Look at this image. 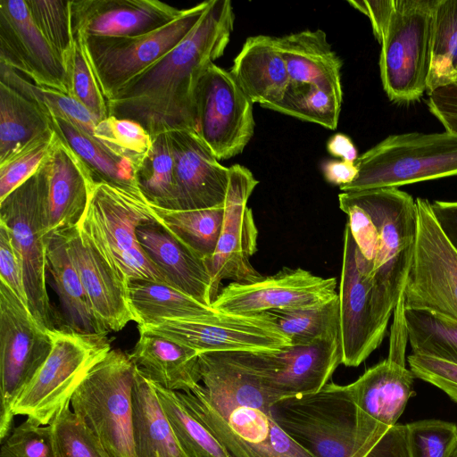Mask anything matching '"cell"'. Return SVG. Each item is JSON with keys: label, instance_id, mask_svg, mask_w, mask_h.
<instances>
[{"label": "cell", "instance_id": "obj_55", "mask_svg": "<svg viewBox=\"0 0 457 457\" xmlns=\"http://www.w3.org/2000/svg\"><path fill=\"white\" fill-rule=\"evenodd\" d=\"M327 149L331 155L345 162H355L359 157L353 142L343 133L332 136L328 141Z\"/></svg>", "mask_w": 457, "mask_h": 457}, {"label": "cell", "instance_id": "obj_57", "mask_svg": "<svg viewBox=\"0 0 457 457\" xmlns=\"http://www.w3.org/2000/svg\"><path fill=\"white\" fill-rule=\"evenodd\" d=\"M455 84H457V80H456V83H455Z\"/></svg>", "mask_w": 457, "mask_h": 457}, {"label": "cell", "instance_id": "obj_52", "mask_svg": "<svg viewBox=\"0 0 457 457\" xmlns=\"http://www.w3.org/2000/svg\"><path fill=\"white\" fill-rule=\"evenodd\" d=\"M428 107L445 130L457 133V84L445 86L428 95Z\"/></svg>", "mask_w": 457, "mask_h": 457}, {"label": "cell", "instance_id": "obj_48", "mask_svg": "<svg viewBox=\"0 0 457 457\" xmlns=\"http://www.w3.org/2000/svg\"><path fill=\"white\" fill-rule=\"evenodd\" d=\"M406 425L410 457H447L457 439V425L424 420Z\"/></svg>", "mask_w": 457, "mask_h": 457}, {"label": "cell", "instance_id": "obj_13", "mask_svg": "<svg viewBox=\"0 0 457 457\" xmlns=\"http://www.w3.org/2000/svg\"><path fill=\"white\" fill-rule=\"evenodd\" d=\"M416 204L417 241L403 292V308L457 320V251L440 228L431 203L418 197Z\"/></svg>", "mask_w": 457, "mask_h": 457}, {"label": "cell", "instance_id": "obj_12", "mask_svg": "<svg viewBox=\"0 0 457 457\" xmlns=\"http://www.w3.org/2000/svg\"><path fill=\"white\" fill-rule=\"evenodd\" d=\"M189 411L232 457H313L261 409L210 401L202 385L177 392Z\"/></svg>", "mask_w": 457, "mask_h": 457}, {"label": "cell", "instance_id": "obj_50", "mask_svg": "<svg viewBox=\"0 0 457 457\" xmlns=\"http://www.w3.org/2000/svg\"><path fill=\"white\" fill-rule=\"evenodd\" d=\"M407 361L415 378L436 386L457 402V365L411 353L408 355Z\"/></svg>", "mask_w": 457, "mask_h": 457}, {"label": "cell", "instance_id": "obj_1", "mask_svg": "<svg viewBox=\"0 0 457 457\" xmlns=\"http://www.w3.org/2000/svg\"><path fill=\"white\" fill-rule=\"evenodd\" d=\"M234 21L229 0H210L185 39L106 101L108 115L139 123L153 138L174 130L195 131L199 80L224 54Z\"/></svg>", "mask_w": 457, "mask_h": 457}, {"label": "cell", "instance_id": "obj_47", "mask_svg": "<svg viewBox=\"0 0 457 457\" xmlns=\"http://www.w3.org/2000/svg\"><path fill=\"white\" fill-rule=\"evenodd\" d=\"M70 96L86 107L98 121L107 118L108 107L90 63L81 39L76 37L75 45L66 63Z\"/></svg>", "mask_w": 457, "mask_h": 457}, {"label": "cell", "instance_id": "obj_23", "mask_svg": "<svg viewBox=\"0 0 457 457\" xmlns=\"http://www.w3.org/2000/svg\"><path fill=\"white\" fill-rule=\"evenodd\" d=\"M40 170L48 236L77 227L95 184L88 170L56 136Z\"/></svg>", "mask_w": 457, "mask_h": 457}, {"label": "cell", "instance_id": "obj_33", "mask_svg": "<svg viewBox=\"0 0 457 457\" xmlns=\"http://www.w3.org/2000/svg\"><path fill=\"white\" fill-rule=\"evenodd\" d=\"M47 114L51 129L85 164L95 183L138 187L129 162L108 152L92 136L66 119Z\"/></svg>", "mask_w": 457, "mask_h": 457}, {"label": "cell", "instance_id": "obj_39", "mask_svg": "<svg viewBox=\"0 0 457 457\" xmlns=\"http://www.w3.org/2000/svg\"><path fill=\"white\" fill-rule=\"evenodd\" d=\"M267 312L291 344L339 337L338 294L335 298L317 305Z\"/></svg>", "mask_w": 457, "mask_h": 457}, {"label": "cell", "instance_id": "obj_29", "mask_svg": "<svg viewBox=\"0 0 457 457\" xmlns=\"http://www.w3.org/2000/svg\"><path fill=\"white\" fill-rule=\"evenodd\" d=\"M129 357L154 383L168 390L191 393L201 385L199 353L168 338L139 332Z\"/></svg>", "mask_w": 457, "mask_h": 457}, {"label": "cell", "instance_id": "obj_2", "mask_svg": "<svg viewBox=\"0 0 457 457\" xmlns=\"http://www.w3.org/2000/svg\"><path fill=\"white\" fill-rule=\"evenodd\" d=\"M270 413L313 457H410L406 425L372 420L345 386L330 382L316 393L281 399Z\"/></svg>", "mask_w": 457, "mask_h": 457}, {"label": "cell", "instance_id": "obj_16", "mask_svg": "<svg viewBox=\"0 0 457 457\" xmlns=\"http://www.w3.org/2000/svg\"><path fill=\"white\" fill-rule=\"evenodd\" d=\"M370 266L346 223L339 282V341L342 364L358 367L382 343L387 324L378 315Z\"/></svg>", "mask_w": 457, "mask_h": 457}, {"label": "cell", "instance_id": "obj_56", "mask_svg": "<svg viewBox=\"0 0 457 457\" xmlns=\"http://www.w3.org/2000/svg\"><path fill=\"white\" fill-rule=\"evenodd\" d=\"M447 457H457V439L454 445H453Z\"/></svg>", "mask_w": 457, "mask_h": 457}, {"label": "cell", "instance_id": "obj_17", "mask_svg": "<svg viewBox=\"0 0 457 457\" xmlns=\"http://www.w3.org/2000/svg\"><path fill=\"white\" fill-rule=\"evenodd\" d=\"M138 332L157 335L198 353L228 351H270L289 345L268 312L217 314L200 320H169L137 326Z\"/></svg>", "mask_w": 457, "mask_h": 457}, {"label": "cell", "instance_id": "obj_28", "mask_svg": "<svg viewBox=\"0 0 457 457\" xmlns=\"http://www.w3.org/2000/svg\"><path fill=\"white\" fill-rule=\"evenodd\" d=\"M414 378L405 364L387 358L345 387L363 413L377 422L393 427L414 395Z\"/></svg>", "mask_w": 457, "mask_h": 457}, {"label": "cell", "instance_id": "obj_3", "mask_svg": "<svg viewBox=\"0 0 457 457\" xmlns=\"http://www.w3.org/2000/svg\"><path fill=\"white\" fill-rule=\"evenodd\" d=\"M338 199L361 207L372 221L371 237L361 253L370 266L378 315L388 324L403 297L418 234L413 197L398 187L343 192Z\"/></svg>", "mask_w": 457, "mask_h": 457}, {"label": "cell", "instance_id": "obj_32", "mask_svg": "<svg viewBox=\"0 0 457 457\" xmlns=\"http://www.w3.org/2000/svg\"><path fill=\"white\" fill-rule=\"evenodd\" d=\"M128 296L137 326L169 320L205 319L220 312L162 282L129 280Z\"/></svg>", "mask_w": 457, "mask_h": 457}, {"label": "cell", "instance_id": "obj_25", "mask_svg": "<svg viewBox=\"0 0 457 457\" xmlns=\"http://www.w3.org/2000/svg\"><path fill=\"white\" fill-rule=\"evenodd\" d=\"M137 236L166 284L212 306L216 295L203 259L179 241L159 220L140 225Z\"/></svg>", "mask_w": 457, "mask_h": 457}, {"label": "cell", "instance_id": "obj_51", "mask_svg": "<svg viewBox=\"0 0 457 457\" xmlns=\"http://www.w3.org/2000/svg\"><path fill=\"white\" fill-rule=\"evenodd\" d=\"M0 281L28 305L21 263L9 228L0 222ZM29 307V306H28Z\"/></svg>", "mask_w": 457, "mask_h": 457}, {"label": "cell", "instance_id": "obj_38", "mask_svg": "<svg viewBox=\"0 0 457 457\" xmlns=\"http://www.w3.org/2000/svg\"><path fill=\"white\" fill-rule=\"evenodd\" d=\"M154 386L178 445L186 457H232L184 405L177 392L155 383Z\"/></svg>", "mask_w": 457, "mask_h": 457}, {"label": "cell", "instance_id": "obj_36", "mask_svg": "<svg viewBox=\"0 0 457 457\" xmlns=\"http://www.w3.org/2000/svg\"><path fill=\"white\" fill-rule=\"evenodd\" d=\"M411 354L429 356L457 365V320L419 310H403Z\"/></svg>", "mask_w": 457, "mask_h": 457}, {"label": "cell", "instance_id": "obj_7", "mask_svg": "<svg viewBox=\"0 0 457 457\" xmlns=\"http://www.w3.org/2000/svg\"><path fill=\"white\" fill-rule=\"evenodd\" d=\"M438 1L395 0L379 58L383 88L394 103H414L427 92Z\"/></svg>", "mask_w": 457, "mask_h": 457}, {"label": "cell", "instance_id": "obj_35", "mask_svg": "<svg viewBox=\"0 0 457 457\" xmlns=\"http://www.w3.org/2000/svg\"><path fill=\"white\" fill-rule=\"evenodd\" d=\"M151 206L159 222L191 252L205 262L212 256L220 234L224 204L199 210Z\"/></svg>", "mask_w": 457, "mask_h": 457}, {"label": "cell", "instance_id": "obj_40", "mask_svg": "<svg viewBox=\"0 0 457 457\" xmlns=\"http://www.w3.org/2000/svg\"><path fill=\"white\" fill-rule=\"evenodd\" d=\"M457 80V0H439L435 11L427 93Z\"/></svg>", "mask_w": 457, "mask_h": 457}, {"label": "cell", "instance_id": "obj_8", "mask_svg": "<svg viewBox=\"0 0 457 457\" xmlns=\"http://www.w3.org/2000/svg\"><path fill=\"white\" fill-rule=\"evenodd\" d=\"M52 337L50 354L12 407L14 416H27L43 426L71 404L85 376L112 349L106 335L56 328Z\"/></svg>", "mask_w": 457, "mask_h": 457}, {"label": "cell", "instance_id": "obj_14", "mask_svg": "<svg viewBox=\"0 0 457 457\" xmlns=\"http://www.w3.org/2000/svg\"><path fill=\"white\" fill-rule=\"evenodd\" d=\"M237 353L273 403L320 391L342 364L339 337Z\"/></svg>", "mask_w": 457, "mask_h": 457}, {"label": "cell", "instance_id": "obj_46", "mask_svg": "<svg viewBox=\"0 0 457 457\" xmlns=\"http://www.w3.org/2000/svg\"><path fill=\"white\" fill-rule=\"evenodd\" d=\"M70 405L51 423L57 457H112Z\"/></svg>", "mask_w": 457, "mask_h": 457}, {"label": "cell", "instance_id": "obj_24", "mask_svg": "<svg viewBox=\"0 0 457 457\" xmlns=\"http://www.w3.org/2000/svg\"><path fill=\"white\" fill-rule=\"evenodd\" d=\"M182 10L158 0H71L76 37H135L175 20Z\"/></svg>", "mask_w": 457, "mask_h": 457}, {"label": "cell", "instance_id": "obj_43", "mask_svg": "<svg viewBox=\"0 0 457 457\" xmlns=\"http://www.w3.org/2000/svg\"><path fill=\"white\" fill-rule=\"evenodd\" d=\"M93 137L108 152L129 162L134 172L153 144V137L139 123L113 116L97 122Z\"/></svg>", "mask_w": 457, "mask_h": 457}, {"label": "cell", "instance_id": "obj_27", "mask_svg": "<svg viewBox=\"0 0 457 457\" xmlns=\"http://www.w3.org/2000/svg\"><path fill=\"white\" fill-rule=\"evenodd\" d=\"M229 71L250 101L267 109L283 98L291 83L277 38L267 35L249 37Z\"/></svg>", "mask_w": 457, "mask_h": 457}, {"label": "cell", "instance_id": "obj_9", "mask_svg": "<svg viewBox=\"0 0 457 457\" xmlns=\"http://www.w3.org/2000/svg\"><path fill=\"white\" fill-rule=\"evenodd\" d=\"M0 222L9 228L20 258L29 311L46 328H58L54 327V312L46 290L48 234L40 167L0 201Z\"/></svg>", "mask_w": 457, "mask_h": 457}, {"label": "cell", "instance_id": "obj_4", "mask_svg": "<svg viewBox=\"0 0 457 457\" xmlns=\"http://www.w3.org/2000/svg\"><path fill=\"white\" fill-rule=\"evenodd\" d=\"M159 220L138 187L95 183L79 229L127 283L144 279L166 283L140 245L137 230Z\"/></svg>", "mask_w": 457, "mask_h": 457}, {"label": "cell", "instance_id": "obj_20", "mask_svg": "<svg viewBox=\"0 0 457 457\" xmlns=\"http://www.w3.org/2000/svg\"><path fill=\"white\" fill-rule=\"evenodd\" d=\"M0 63L37 86L70 94L64 62L34 23L26 0H0Z\"/></svg>", "mask_w": 457, "mask_h": 457}, {"label": "cell", "instance_id": "obj_31", "mask_svg": "<svg viewBox=\"0 0 457 457\" xmlns=\"http://www.w3.org/2000/svg\"><path fill=\"white\" fill-rule=\"evenodd\" d=\"M46 269L52 276L64 320V326L59 328L81 334L105 335L92 313L80 278L71 260L61 232L48 236Z\"/></svg>", "mask_w": 457, "mask_h": 457}, {"label": "cell", "instance_id": "obj_15", "mask_svg": "<svg viewBox=\"0 0 457 457\" xmlns=\"http://www.w3.org/2000/svg\"><path fill=\"white\" fill-rule=\"evenodd\" d=\"M195 132L220 160L243 152L254 133L253 103L229 71L214 62L199 80Z\"/></svg>", "mask_w": 457, "mask_h": 457}, {"label": "cell", "instance_id": "obj_34", "mask_svg": "<svg viewBox=\"0 0 457 457\" xmlns=\"http://www.w3.org/2000/svg\"><path fill=\"white\" fill-rule=\"evenodd\" d=\"M50 129L39 104L0 82V161Z\"/></svg>", "mask_w": 457, "mask_h": 457}, {"label": "cell", "instance_id": "obj_21", "mask_svg": "<svg viewBox=\"0 0 457 457\" xmlns=\"http://www.w3.org/2000/svg\"><path fill=\"white\" fill-rule=\"evenodd\" d=\"M61 233L103 333L120 331L129 322L135 321L128 283L110 267L78 226Z\"/></svg>", "mask_w": 457, "mask_h": 457}, {"label": "cell", "instance_id": "obj_6", "mask_svg": "<svg viewBox=\"0 0 457 457\" xmlns=\"http://www.w3.org/2000/svg\"><path fill=\"white\" fill-rule=\"evenodd\" d=\"M135 364L111 349L85 376L71 399L72 411L112 457H136L132 437Z\"/></svg>", "mask_w": 457, "mask_h": 457}, {"label": "cell", "instance_id": "obj_45", "mask_svg": "<svg viewBox=\"0 0 457 457\" xmlns=\"http://www.w3.org/2000/svg\"><path fill=\"white\" fill-rule=\"evenodd\" d=\"M55 137L51 129L0 161V201L37 172L47 157Z\"/></svg>", "mask_w": 457, "mask_h": 457}, {"label": "cell", "instance_id": "obj_44", "mask_svg": "<svg viewBox=\"0 0 457 457\" xmlns=\"http://www.w3.org/2000/svg\"><path fill=\"white\" fill-rule=\"evenodd\" d=\"M27 4L34 23L66 67L76 41L71 1L29 0Z\"/></svg>", "mask_w": 457, "mask_h": 457}, {"label": "cell", "instance_id": "obj_11", "mask_svg": "<svg viewBox=\"0 0 457 457\" xmlns=\"http://www.w3.org/2000/svg\"><path fill=\"white\" fill-rule=\"evenodd\" d=\"M53 347L52 330L0 281V439L9 435L12 407Z\"/></svg>", "mask_w": 457, "mask_h": 457}, {"label": "cell", "instance_id": "obj_26", "mask_svg": "<svg viewBox=\"0 0 457 457\" xmlns=\"http://www.w3.org/2000/svg\"><path fill=\"white\" fill-rule=\"evenodd\" d=\"M277 38L293 83L313 85L343 101V62L321 29H305Z\"/></svg>", "mask_w": 457, "mask_h": 457}, {"label": "cell", "instance_id": "obj_18", "mask_svg": "<svg viewBox=\"0 0 457 457\" xmlns=\"http://www.w3.org/2000/svg\"><path fill=\"white\" fill-rule=\"evenodd\" d=\"M258 183L246 167H229L220 234L212 256L205 262L216 296L224 279L245 283L262 277L250 262L257 250L258 229L247 205Z\"/></svg>", "mask_w": 457, "mask_h": 457}, {"label": "cell", "instance_id": "obj_19", "mask_svg": "<svg viewBox=\"0 0 457 457\" xmlns=\"http://www.w3.org/2000/svg\"><path fill=\"white\" fill-rule=\"evenodd\" d=\"M335 278H322L302 268L284 267L277 273L221 288L212 306L221 312L251 315L273 310L309 307L337 296Z\"/></svg>", "mask_w": 457, "mask_h": 457}, {"label": "cell", "instance_id": "obj_41", "mask_svg": "<svg viewBox=\"0 0 457 457\" xmlns=\"http://www.w3.org/2000/svg\"><path fill=\"white\" fill-rule=\"evenodd\" d=\"M0 82L10 86L28 99L39 104L46 113L66 119L93 137L98 120L69 94L37 86L2 63H0Z\"/></svg>", "mask_w": 457, "mask_h": 457}, {"label": "cell", "instance_id": "obj_49", "mask_svg": "<svg viewBox=\"0 0 457 457\" xmlns=\"http://www.w3.org/2000/svg\"><path fill=\"white\" fill-rule=\"evenodd\" d=\"M0 457H57L51 424L27 419L2 444Z\"/></svg>", "mask_w": 457, "mask_h": 457}, {"label": "cell", "instance_id": "obj_42", "mask_svg": "<svg viewBox=\"0 0 457 457\" xmlns=\"http://www.w3.org/2000/svg\"><path fill=\"white\" fill-rule=\"evenodd\" d=\"M341 105L334 96L313 85L291 82L283 98L268 109L336 129Z\"/></svg>", "mask_w": 457, "mask_h": 457}, {"label": "cell", "instance_id": "obj_30", "mask_svg": "<svg viewBox=\"0 0 457 457\" xmlns=\"http://www.w3.org/2000/svg\"><path fill=\"white\" fill-rule=\"evenodd\" d=\"M132 437L136 457H186L178 445L153 381L136 365Z\"/></svg>", "mask_w": 457, "mask_h": 457}, {"label": "cell", "instance_id": "obj_54", "mask_svg": "<svg viewBox=\"0 0 457 457\" xmlns=\"http://www.w3.org/2000/svg\"><path fill=\"white\" fill-rule=\"evenodd\" d=\"M322 172L328 182L342 187L356 179L358 168L355 162L330 160L322 164Z\"/></svg>", "mask_w": 457, "mask_h": 457}, {"label": "cell", "instance_id": "obj_5", "mask_svg": "<svg viewBox=\"0 0 457 457\" xmlns=\"http://www.w3.org/2000/svg\"><path fill=\"white\" fill-rule=\"evenodd\" d=\"M356 179L342 192L399 187L457 176V133L390 135L358 157Z\"/></svg>", "mask_w": 457, "mask_h": 457}, {"label": "cell", "instance_id": "obj_53", "mask_svg": "<svg viewBox=\"0 0 457 457\" xmlns=\"http://www.w3.org/2000/svg\"><path fill=\"white\" fill-rule=\"evenodd\" d=\"M348 3L369 17L373 34L381 44L393 15L395 0H351Z\"/></svg>", "mask_w": 457, "mask_h": 457}, {"label": "cell", "instance_id": "obj_10", "mask_svg": "<svg viewBox=\"0 0 457 457\" xmlns=\"http://www.w3.org/2000/svg\"><path fill=\"white\" fill-rule=\"evenodd\" d=\"M210 0L187 9L160 29L135 37H76L106 99L177 46L196 26Z\"/></svg>", "mask_w": 457, "mask_h": 457}, {"label": "cell", "instance_id": "obj_37", "mask_svg": "<svg viewBox=\"0 0 457 457\" xmlns=\"http://www.w3.org/2000/svg\"><path fill=\"white\" fill-rule=\"evenodd\" d=\"M135 179L151 205L176 210L175 162L169 133L153 138L149 153L135 171Z\"/></svg>", "mask_w": 457, "mask_h": 457}, {"label": "cell", "instance_id": "obj_22", "mask_svg": "<svg viewBox=\"0 0 457 457\" xmlns=\"http://www.w3.org/2000/svg\"><path fill=\"white\" fill-rule=\"evenodd\" d=\"M168 133L175 162L176 210L223 205L229 168L220 163L195 130Z\"/></svg>", "mask_w": 457, "mask_h": 457}]
</instances>
